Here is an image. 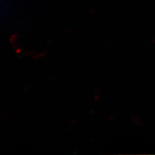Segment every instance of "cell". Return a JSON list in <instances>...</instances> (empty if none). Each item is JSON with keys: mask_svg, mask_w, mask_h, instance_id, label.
<instances>
[]
</instances>
